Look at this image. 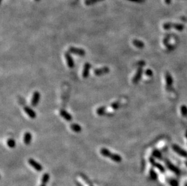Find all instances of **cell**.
I'll use <instances>...</instances> for the list:
<instances>
[{"label": "cell", "instance_id": "cell-13", "mask_svg": "<svg viewBox=\"0 0 187 186\" xmlns=\"http://www.w3.org/2000/svg\"><path fill=\"white\" fill-rule=\"evenodd\" d=\"M60 115L61 117L64 118L65 120L67 121H71L72 120V116H71V114L68 113V112L64 110H62L60 111Z\"/></svg>", "mask_w": 187, "mask_h": 186}, {"label": "cell", "instance_id": "cell-11", "mask_svg": "<svg viewBox=\"0 0 187 186\" xmlns=\"http://www.w3.org/2000/svg\"><path fill=\"white\" fill-rule=\"evenodd\" d=\"M91 68V64L89 62H86L84 66L83 71V77L84 78H87L89 76L90 69Z\"/></svg>", "mask_w": 187, "mask_h": 186}, {"label": "cell", "instance_id": "cell-2", "mask_svg": "<svg viewBox=\"0 0 187 186\" xmlns=\"http://www.w3.org/2000/svg\"><path fill=\"white\" fill-rule=\"evenodd\" d=\"M165 164L167 168L171 171L172 172L174 173L175 174H176L177 175H179L180 174V170L177 167L174 166L173 163H171L169 160H165Z\"/></svg>", "mask_w": 187, "mask_h": 186}, {"label": "cell", "instance_id": "cell-28", "mask_svg": "<svg viewBox=\"0 0 187 186\" xmlns=\"http://www.w3.org/2000/svg\"><path fill=\"white\" fill-rule=\"evenodd\" d=\"M40 186H46V184H44L41 183V184L40 185Z\"/></svg>", "mask_w": 187, "mask_h": 186}, {"label": "cell", "instance_id": "cell-16", "mask_svg": "<svg viewBox=\"0 0 187 186\" xmlns=\"http://www.w3.org/2000/svg\"><path fill=\"white\" fill-rule=\"evenodd\" d=\"M166 86L168 88H171L172 85V83H173V80H172V78L169 73H166Z\"/></svg>", "mask_w": 187, "mask_h": 186}, {"label": "cell", "instance_id": "cell-12", "mask_svg": "<svg viewBox=\"0 0 187 186\" xmlns=\"http://www.w3.org/2000/svg\"><path fill=\"white\" fill-rule=\"evenodd\" d=\"M142 68H139L138 69L135 76H134L133 79V82L134 84H137L138 82L139 81L140 79H141L142 76Z\"/></svg>", "mask_w": 187, "mask_h": 186}, {"label": "cell", "instance_id": "cell-29", "mask_svg": "<svg viewBox=\"0 0 187 186\" xmlns=\"http://www.w3.org/2000/svg\"><path fill=\"white\" fill-rule=\"evenodd\" d=\"M185 164H186V166L187 167V161H186V162H185Z\"/></svg>", "mask_w": 187, "mask_h": 186}, {"label": "cell", "instance_id": "cell-25", "mask_svg": "<svg viewBox=\"0 0 187 186\" xmlns=\"http://www.w3.org/2000/svg\"><path fill=\"white\" fill-rule=\"evenodd\" d=\"M119 106H120V103L118 101L112 103L111 105V107L113 110H117L119 108Z\"/></svg>", "mask_w": 187, "mask_h": 186}, {"label": "cell", "instance_id": "cell-3", "mask_svg": "<svg viewBox=\"0 0 187 186\" xmlns=\"http://www.w3.org/2000/svg\"><path fill=\"white\" fill-rule=\"evenodd\" d=\"M69 52L71 53L74 54L76 55L81 56H84L85 55V50L82 49V48H76V47H70L68 49Z\"/></svg>", "mask_w": 187, "mask_h": 186}, {"label": "cell", "instance_id": "cell-23", "mask_svg": "<svg viewBox=\"0 0 187 186\" xmlns=\"http://www.w3.org/2000/svg\"><path fill=\"white\" fill-rule=\"evenodd\" d=\"M153 156L158 159H162V154L160 151L155 150L153 152Z\"/></svg>", "mask_w": 187, "mask_h": 186}, {"label": "cell", "instance_id": "cell-30", "mask_svg": "<svg viewBox=\"0 0 187 186\" xmlns=\"http://www.w3.org/2000/svg\"><path fill=\"white\" fill-rule=\"evenodd\" d=\"M185 186H187V184H186V185H185Z\"/></svg>", "mask_w": 187, "mask_h": 186}, {"label": "cell", "instance_id": "cell-6", "mask_svg": "<svg viewBox=\"0 0 187 186\" xmlns=\"http://www.w3.org/2000/svg\"><path fill=\"white\" fill-rule=\"evenodd\" d=\"M41 94L38 91H35L33 94L32 99L31 100V105L32 106H36L38 105L39 101L40 100Z\"/></svg>", "mask_w": 187, "mask_h": 186}, {"label": "cell", "instance_id": "cell-14", "mask_svg": "<svg viewBox=\"0 0 187 186\" xmlns=\"http://www.w3.org/2000/svg\"><path fill=\"white\" fill-rule=\"evenodd\" d=\"M32 138V135L31 133L29 132H27L25 133V134L24 135V143H25L26 145H29V144H30Z\"/></svg>", "mask_w": 187, "mask_h": 186}, {"label": "cell", "instance_id": "cell-7", "mask_svg": "<svg viewBox=\"0 0 187 186\" xmlns=\"http://www.w3.org/2000/svg\"><path fill=\"white\" fill-rule=\"evenodd\" d=\"M172 148L174 150V151L179 155L181 157H184V158H187V152L185 151V150L182 149V148L179 147L177 145H176V144H173V146H172Z\"/></svg>", "mask_w": 187, "mask_h": 186}, {"label": "cell", "instance_id": "cell-24", "mask_svg": "<svg viewBox=\"0 0 187 186\" xmlns=\"http://www.w3.org/2000/svg\"><path fill=\"white\" fill-rule=\"evenodd\" d=\"M169 185L170 186H179V183L177 180L175 179H171L168 181Z\"/></svg>", "mask_w": 187, "mask_h": 186}, {"label": "cell", "instance_id": "cell-26", "mask_svg": "<svg viewBox=\"0 0 187 186\" xmlns=\"http://www.w3.org/2000/svg\"><path fill=\"white\" fill-rule=\"evenodd\" d=\"M181 112L183 116H187V108L185 106H182L181 107Z\"/></svg>", "mask_w": 187, "mask_h": 186}, {"label": "cell", "instance_id": "cell-8", "mask_svg": "<svg viewBox=\"0 0 187 186\" xmlns=\"http://www.w3.org/2000/svg\"><path fill=\"white\" fill-rule=\"evenodd\" d=\"M65 59H66L67 63V65H68V67L69 68H73L74 67V62L73 59V57H72V56H71V54L69 53L66 52L65 53Z\"/></svg>", "mask_w": 187, "mask_h": 186}, {"label": "cell", "instance_id": "cell-17", "mask_svg": "<svg viewBox=\"0 0 187 186\" xmlns=\"http://www.w3.org/2000/svg\"><path fill=\"white\" fill-rule=\"evenodd\" d=\"M49 179H50L49 174H47V173H46V174H44L42 176L41 183L46 184L48 182V181H49Z\"/></svg>", "mask_w": 187, "mask_h": 186}, {"label": "cell", "instance_id": "cell-10", "mask_svg": "<svg viewBox=\"0 0 187 186\" xmlns=\"http://www.w3.org/2000/svg\"><path fill=\"white\" fill-rule=\"evenodd\" d=\"M24 110L26 114L29 116L32 119H35L36 117V114L35 111H33L32 109L30 108L29 106H25L24 108Z\"/></svg>", "mask_w": 187, "mask_h": 186}, {"label": "cell", "instance_id": "cell-20", "mask_svg": "<svg viewBox=\"0 0 187 186\" xmlns=\"http://www.w3.org/2000/svg\"><path fill=\"white\" fill-rule=\"evenodd\" d=\"M105 106H101L96 110V114L99 116H103L105 113Z\"/></svg>", "mask_w": 187, "mask_h": 186}, {"label": "cell", "instance_id": "cell-22", "mask_svg": "<svg viewBox=\"0 0 187 186\" xmlns=\"http://www.w3.org/2000/svg\"><path fill=\"white\" fill-rule=\"evenodd\" d=\"M133 43V45L134 46H136V47L139 48H143L144 46V43L138 40H134Z\"/></svg>", "mask_w": 187, "mask_h": 186}, {"label": "cell", "instance_id": "cell-5", "mask_svg": "<svg viewBox=\"0 0 187 186\" xmlns=\"http://www.w3.org/2000/svg\"><path fill=\"white\" fill-rule=\"evenodd\" d=\"M110 72V68L107 67H104L100 68L95 69L94 71L95 74L97 76H103L106 74H107Z\"/></svg>", "mask_w": 187, "mask_h": 186}, {"label": "cell", "instance_id": "cell-18", "mask_svg": "<svg viewBox=\"0 0 187 186\" xmlns=\"http://www.w3.org/2000/svg\"><path fill=\"white\" fill-rule=\"evenodd\" d=\"M149 178H150L151 180H153V181H155V180L158 179V175H157L156 172L152 169L149 170Z\"/></svg>", "mask_w": 187, "mask_h": 186}, {"label": "cell", "instance_id": "cell-1", "mask_svg": "<svg viewBox=\"0 0 187 186\" xmlns=\"http://www.w3.org/2000/svg\"><path fill=\"white\" fill-rule=\"evenodd\" d=\"M100 153L102 155H103L104 157L109 158L112 159V160L116 163H119L122 161V158L120 155L117 153H111L109 150L108 149H106V148H102V149L100 150Z\"/></svg>", "mask_w": 187, "mask_h": 186}, {"label": "cell", "instance_id": "cell-21", "mask_svg": "<svg viewBox=\"0 0 187 186\" xmlns=\"http://www.w3.org/2000/svg\"><path fill=\"white\" fill-rule=\"evenodd\" d=\"M80 176H81V177L84 179V181L87 184V185H89V186H93L92 183H91V182L90 181V180L89 179V178H88L87 176H85V175L81 174V175H80Z\"/></svg>", "mask_w": 187, "mask_h": 186}, {"label": "cell", "instance_id": "cell-15", "mask_svg": "<svg viewBox=\"0 0 187 186\" xmlns=\"http://www.w3.org/2000/svg\"><path fill=\"white\" fill-rule=\"evenodd\" d=\"M70 128L72 131H73L74 132H77V133L81 132L82 131V127L81 126H80L79 125H78V124H76V123L72 124V125H70Z\"/></svg>", "mask_w": 187, "mask_h": 186}, {"label": "cell", "instance_id": "cell-4", "mask_svg": "<svg viewBox=\"0 0 187 186\" xmlns=\"http://www.w3.org/2000/svg\"><path fill=\"white\" fill-rule=\"evenodd\" d=\"M28 163H29V164L33 168H34L35 170L38 171V172H41V171L42 170L43 168L41 166V164L35 161V159L30 158L29 160H28Z\"/></svg>", "mask_w": 187, "mask_h": 186}, {"label": "cell", "instance_id": "cell-19", "mask_svg": "<svg viewBox=\"0 0 187 186\" xmlns=\"http://www.w3.org/2000/svg\"><path fill=\"white\" fill-rule=\"evenodd\" d=\"M7 144L10 148H14L16 146L15 141L12 138H9L7 141Z\"/></svg>", "mask_w": 187, "mask_h": 186}, {"label": "cell", "instance_id": "cell-9", "mask_svg": "<svg viewBox=\"0 0 187 186\" xmlns=\"http://www.w3.org/2000/svg\"><path fill=\"white\" fill-rule=\"evenodd\" d=\"M149 163H151V165H153V166L155 167L156 169H158L161 173H165V170L164 167L162 166V165L159 164V163H156L153 158H149Z\"/></svg>", "mask_w": 187, "mask_h": 186}, {"label": "cell", "instance_id": "cell-27", "mask_svg": "<svg viewBox=\"0 0 187 186\" xmlns=\"http://www.w3.org/2000/svg\"><path fill=\"white\" fill-rule=\"evenodd\" d=\"M145 74H146V75H147V76H152L153 73H152V71H151V70H150V69H147V70L145 71Z\"/></svg>", "mask_w": 187, "mask_h": 186}]
</instances>
